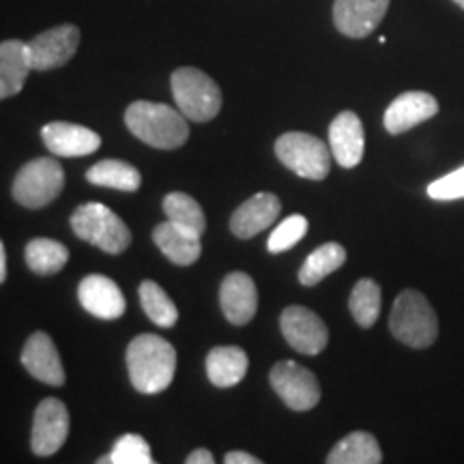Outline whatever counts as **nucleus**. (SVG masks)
Listing matches in <instances>:
<instances>
[{"mask_svg":"<svg viewBox=\"0 0 464 464\" xmlns=\"http://www.w3.org/2000/svg\"><path fill=\"white\" fill-rule=\"evenodd\" d=\"M125 359L131 385L140 393H160L170 387L177 370V351L161 335H136L127 346Z\"/></svg>","mask_w":464,"mask_h":464,"instance_id":"obj_1","label":"nucleus"},{"mask_svg":"<svg viewBox=\"0 0 464 464\" xmlns=\"http://www.w3.org/2000/svg\"><path fill=\"white\" fill-rule=\"evenodd\" d=\"M125 125L138 140L153 149H179L189 138L185 114L179 108L168 106V103L144 100L130 103L125 110Z\"/></svg>","mask_w":464,"mask_h":464,"instance_id":"obj_2","label":"nucleus"},{"mask_svg":"<svg viewBox=\"0 0 464 464\" xmlns=\"http://www.w3.org/2000/svg\"><path fill=\"white\" fill-rule=\"evenodd\" d=\"M390 332L409 348H428L439 338V318L426 295L406 288L393 301Z\"/></svg>","mask_w":464,"mask_h":464,"instance_id":"obj_3","label":"nucleus"},{"mask_svg":"<svg viewBox=\"0 0 464 464\" xmlns=\"http://www.w3.org/2000/svg\"><path fill=\"white\" fill-rule=\"evenodd\" d=\"M170 89L177 108L194 123H208L222 110V89L198 67H179L170 75Z\"/></svg>","mask_w":464,"mask_h":464,"instance_id":"obj_4","label":"nucleus"},{"mask_svg":"<svg viewBox=\"0 0 464 464\" xmlns=\"http://www.w3.org/2000/svg\"><path fill=\"white\" fill-rule=\"evenodd\" d=\"M72 230L75 237L108 254L125 252L131 243V232L127 224L102 202H86L75 208Z\"/></svg>","mask_w":464,"mask_h":464,"instance_id":"obj_5","label":"nucleus"},{"mask_svg":"<svg viewBox=\"0 0 464 464\" xmlns=\"http://www.w3.org/2000/svg\"><path fill=\"white\" fill-rule=\"evenodd\" d=\"M276 155L301 179L323 181L332 170V147L305 131H286L276 140Z\"/></svg>","mask_w":464,"mask_h":464,"instance_id":"obj_6","label":"nucleus"},{"mask_svg":"<svg viewBox=\"0 0 464 464\" xmlns=\"http://www.w3.org/2000/svg\"><path fill=\"white\" fill-rule=\"evenodd\" d=\"M65 188V170L54 158H37L17 170L11 194L26 208H44Z\"/></svg>","mask_w":464,"mask_h":464,"instance_id":"obj_7","label":"nucleus"},{"mask_svg":"<svg viewBox=\"0 0 464 464\" xmlns=\"http://www.w3.org/2000/svg\"><path fill=\"white\" fill-rule=\"evenodd\" d=\"M271 387L288 409L293 411H310L321 402V387H318L316 376L297 362H277L269 374Z\"/></svg>","mask_w":464,"mask_h":464,"instance_id":"obj_8","label":"nucleus"},{"mask_svg":"<svg viewBox=\"0 0 464 464\" xmlns=\"http://www.w3.org/2000/svg\"><path fill=\"white\" fill-rule=\"evenodd\" d=\"M80 28L75 24H61L39 33L28 42L31 63L34 72H52L65 67L80 48Z\"/></svg>","mask_w":464,"mask_h":464,"instance_id":"obj_9","label":"nucleus"},{"mask_svg":"<svg viewBox=\"0 0 464 464\" xmlns=\"http://www.w3.org/2000/svg\"><path fill=\"white\" fill-rule=\"evenodd\" d=\"M69 434V411L63 400L45 398L33 417L31 450L34 456H54Z\"/></svg>","mask_w":464,"mask_h":464,"instance_id":"obj_10","label":"nucleus"},{"mask_svg":"<svg viewBox=\"0 0 464 464\" xmlns=\"http://www.w3.org/2000/svg\"><path fill=\"white\" fill-rule=\"evenodd\" d=\"M280 329L284 340L304 355H318L329 342L327 324L304 305H288L280 316Z\"/></svg>","mask_w":464,"mask_h":464,"instance_id":"obj_11","label":"nucleus"},{"mask_svg":"<svg viewBox=\"0 0 464 464\" xmlns=\"http://www.w3.org/2000/svg\"><path fill=\"white\" fill-rule=\"evenodd\" d=\"M392 0H334V24L348 39L370 37L390 11Z\"/></svg>","mask_w":464,"mask_h":464,"instance_id":"obj_12","label":"nucleus"},{"mask_svg":"<svg viewBox=\"0 0 464 464\" xmlns=\"http://www.w3.org/2000/svg\"><path fill=\"white\" fill-rule=\"evenodd\" d=\"M439 114L437 97L426 91H406L398 95L382 116V125L387 133L400 136V133L411 131L413 127L426 123L432 116Z\"/></svg>","mask_w":464,"mask_h":464,"instance_id":"obj_13","label":"nucleus"},{"mask_svg":"<svg viewBox=\"0 0 464 464\" xmlns=\"http://www.w3.org/2000/svg\"><path fill=\"white\" fill-rule=\"evenodd\" d=\"M78 301L91 316L102 321H116L125 314V295L119 284L106 276H86L78 284Z\"/></svg>","mask_w":464,"mask_h":464,"instance_id":"obj_14","label":"nucleus"},{"mask_svg":"<svg viewBox=\"0 0 464 464\" xmlns=\"http://www.w3.org/2000/svg\"><path fill=\"white\" fill-rule=\"evenodd\" d=\"M44 144L56 158H84L95 153L102 147L100 133L89 127L67 123V121H54L42 130Z\"/></svg>","mask_w":464,"mask_h":464,"instance_id":"obj_15","label":"nucleus"},{"mask_svg":"<svg viewBox=\"0 0 464 464\" xmlns=\"http://www.w3.org/2000/svg\"><path fill=\"white\" fill-rule=\"evenodd\" d=\"M219 307L226 321L237 327L252 321L258 310V290L252 277L243 271H232L226 276L219 286Z\"/></svg>","mask_w":464,"mask_h":464,"instance_id":"obj_16","label":"nucleus"},{"mask_svg":"<svg viewBox=\"0 0 464 464\" xmlns=\"http://www.w3.org/2000/svg\"><path fill=\"white\" fill-rule=\"evenodd\" d=\"M22 365L33 379L50 387L65 385V370L58 357L56 344L45 332H34L22 348Z\"/></svg>","mask_w":464,"mask_h":464,"instance_id":"obj_17","label":"nucleus"},{"mask_svg":"<svg viewBox=\"0 0 464 464\" xmlns=\"http://www.w3.org/2000/svg\"><path fill=\"white\" fill-rule=\"evenodd\" d=\"M282 202L271 191H260V194L247 198L230 218L232 235L239 239H252L260 232L269 228L271 224L280 218Z\"/></svg>","mask_w":464,"mask_h":464,"instance_id":"obj_18","label":"nucleus"},{"mask_svg":"<svg viewBox=\"0 0 464 464\" xmlns=\"http://www.w3.org/2000/svg\"><path fill=\"white\" fill-rule=\"evenodd\" d=\"M329 147H332L334 158L342 168H355L362 164L365 133L362 119L353 110H344V112H340L332 121V127H329Z\"/></svg>","mask_w":464,"mask_h":464,"instance_id":"obj_19","label":"nucleus"},{"mask_svg":"<svg viewBox=\"0 0 464 464\" xmlns=\"http://www.w3.org/2000/svg\"><path fill=\"white\" fill-rule=\"evenodd\" d=\"M33 72L28 44L7 39L0 44V100H9L24 89L28 73Z\"/></svg>","mask_w":464,"mask_h":464,"instance_id":"obj_20","label":"nucleus"},{"mask_svg":"<svg viewBox=\"0 0 464 464\" xmlns=\"http://www.w3.org/2000/svg\"><path fill=\"white\" fill-rule=\"evenodd\" d=\"M153 241L160 247V252L177 266H189L200 258L202 246L200 237L189 235L170 219L158 224L153 228Z\"/></svg>","mask_w":464,"mask_h":464,"instance_id":"obj_21","label":"nucleus"},{"mask_svg":"<svg viewBox=\"0 0 464 464\" xmlns=\"http://www.w3.org/2000/svg\"><path fill=\"white\" fill-rule=\"evenodd\" d=\"M249 359L241 346H216L207 355V376L216 387H235L246 379Z\"/></svg>","mask_w":464,"mask_h":464,"instance_id":"obj_22","label":"nucleus"},{"mask_svg":"<svg viewBox=\"0 0 464 464\" xmlns=\"http://www.w3.org/2000/svg\"><path fill=\"white\" fill-rule=\"evenodd\" d=\"M86 181L100 188L119 191H138L142 185V174L130 161L102 160L86 170Z\"/></svg>","mask_w":464,"mask_h":464,"instance_id":"obj_23","label":"nucleus"},{"mask_svg":"<svg viewBox=\"0 0 464 464\" xmlns=\"http://www.w3.org/2000/svg\"><path fill=\"white\" fill-rule=\"evenodd\" d=\"M329 464H379L382 451L379 440L370 432L357 430L346 434L327 456Z\"/></svg>","mask_w":464,"mask_h":464,"instance_id":"obj_24","label":"nucleus"},{"mask_svg":"<svg viewBox=\"0 0 464 464\" xmlns=\"http://www.w3.org/2000/svg\"><path fill=\"white\" fill-rule=\"evenodd\" d=\"M26 266L37 276H54L69 260V249L54 239L37 237L26 243L24 249Z\"/></svg>","mask_w":464,"mask_h":464,"instance_id":"obj_25","label":"nucleus"},{"mask_svg":"<svg viewBox=\"0 0 464 464\" xmlns=\"http://www.w3.org/2000/svg\"><path fill=\"white\" fill-rule=\"evenodd\" d=\"M346 263V249L340 243H324V246L316 247L310 256L305 258V263L299 269V282L304 286H316L318 282H323L324 277L332 276L334 271H338L342 265Z\"/></svg>","mask_w":464,"mask_h":464,"instance_id":"obj_26","label":"nucleus"},{"mask_svg":"<svg viewBox=\"0 0 464 464\" xmlns=\"http://www.w3.org/2000/svg\"><path fill=\"white\" fill-rule=\"evenodd\" d=\"M164 213L172 224H177L189 235L202 237V232L207 230V218L198 200L191 198L189 194H183V191H172L166 196Z\"/></svg>","mask_w":464,"mask_h":464,"instance_id":"obj_27","label":"nucleus"},{"mask_svg":"<svg viewBox=\"0 0 464 464\" xmlns=\"http://www.w3.org/2000/svg\"><path fill=\"white\" fill-rule=\"evenodd\" d=\"M381 305H382V293L381 286L370 277L359 280L351 290V299H348V307H351V314L355 318L359 327L370 329L374 327L376 321L381 316Z\"/></svg>","mask_w":464,"mask_h":464,"instance_id":"obj_28","label":"nucleus"},{"mask_svg":"<svg viewBox=\"0 0 464 464\" xmlns=\"http://www.w3.org/2000/svg\"><path fill=\"white\" fill-rule=\"evenodd\" d=\"M140 305L150 321H153L158 327L170 329L179 321V310L174 305V301L168 297V293L160 286L158 282L144 280L140 284Z\"/></svg>","mask_w":464,"mask_h":464,"instance_id":"obj_29","label":"nucleus"},{"mask_svg":"<svg viewBox=\"0 0 464 464\" xmlns=\"http://www.w3.org/2000/svg\"><path fill=\"white\" fill-rule=\"evenodd\" d=\"M305 232H307V219L304 216H299V213L288 216L284 222L277 224V228L274 232H271L269 241H266V249H269L271 254L286 252V249L295 247L301 239H304Z\"/></svg>","mask_w":464,"mask_h":464,"instance_id":"obj_30","label":"nucleus"},{"mask_svg":"<svg viewBox=\"0 0 464 464\" xmlns=\"http://www.w3.org/2000/svg\"><path fill=\"white\" fill-rule=\"evenodd\" d=\"M112 464H153L147 439L140 434H123L110 451Z\"/></svg>","mask_w":464,"mask_h":464,"instance_id":"obj_31","label":"nucleus"},{"mask_svg":"<svg viewBox=\"0 0 464 464\" xmlns=\"http://www.w3.org/2000/svg\"><path fill=\"white\" fill-rule=\"evenodd\" d=\"M428 196L440 202L464 198V166L428 185Z\"/></svg>","mask_w":464,"mask_h":464,"instance_id":"obj_32","label":"nucleus"},{"mask_svg":"<svg viewBox=\"0 0 464 464\" xmlns=\"http://www.w3.org/2000/svg\"><path fill=\"white\" fill-rule=\"evenodd\" d=\"M226 464H260L258 458L252 454H246V451H228L224 458Z\"/></svg>","mask_w":464,"mask_h":464,"instance_id":"obj_33","label":"nucleus"},{"mask_svg":"<svg viewBox=\"0 0 464 464\" xmlns=\"http://www.w3.org/2000/svg\"><path fill=\"white\" fill-rule=\"evenodd\" d=\"M185 462H188V464H213V462H216V458H213V454L208 450L200 448V450L191 451V454L185 458Z\"/></svg>","mask_w":464,"mask_h":464,"instance_id":"obj_34","label":"nucleus"},{"mask_svg":"<svg viewBox=\"0 0 464 464\" xmlns=\"http://www.w3.org/2000/svg\"><path fill=\"white\" fill-rule=\"evenodd\" d=\"M0 282H7V249L0 243Z\"/></svg>","mask_w":464,"mask_h":464,"instance_id":"obj_35","label":"nucleus"},{"mask_svg":"<svg viewBox=\"0 0 464 464\" xmlns=\"http://www.w3.org/2000/svg\"><path fill=\"white\" fill-rule=\"evenodd\" d=\"M100 464H108V462H112V458H110V454L108 456H103V458H100V460H97Z\"/></svg>","mask_w":464,"mask_h":464,"instance_id":"obj_36","label":"nucleus"},{"mask_svg":"<svg viewBox=\"0 0 464 464\" xmlns=\"http://www.w3.org/2000/svg\"><path fill=\"white\" fill-rule=\"evenodd\" d=\"M451 3H456V5H458V7H460V9H464V0H451Z\"/></svg>","mask_w":464,"mask_h":464,"instance_id":"obj_37","label":"nucleus"}]
</instances>
